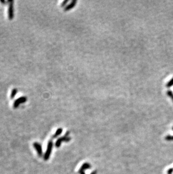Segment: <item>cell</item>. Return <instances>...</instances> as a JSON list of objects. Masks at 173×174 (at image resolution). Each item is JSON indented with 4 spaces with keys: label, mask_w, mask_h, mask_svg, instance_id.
I'll return each mask as SVG.
<instances>
[{
    "label": "cell",
    "mask_w": 173,
    "mask_h": 174,
    "mask_svg": "<svg viewBox=\"0 0 173 174\" xmlns=\"http://www.w3.org/2000/svg\"><path fill=\"white\" fill-rule=\"evenodd\" d=\"M69 134H70V132L68 131L66 132V134L64 136L58 138V139L57 140L56 143H55V147L57 148L60 147L61 146V143L63 141H65V142L69 141L71 139V138L68 137V136L69 135Z\"/></svg>",
    "instance_id": "obj_1"
},
{
    "label": "cell",
    "mask_w": 173,
    "mask_h": 174,
    "mask_svg": "<svg viewBox=\"0 0 173 174\" xmlns=\"http://www.w3.org/2000/svg\"><path fill=\"white\" fill-rule=\"evenodd\" d=\"M52 147H53V141L50 140V141H49V142L48 143V144H47V150L46 152H45L44 155V159L45 161H47V160L49 159V158H50L51 153V152H52Z\"/></svg>",
    "instance_id": "obj_2"
},
{
    "label": "cell",
    "mask_w": 173,
    "mask_h": 174,
    "mask_svg": "<svg viewBox=\"0 0 173 174\" xmlns=\"http://www.w3.org/2000/svg\"><path fill=\"white\" fill-rule=\"evenodd\" d=\"M9 3V9H8V17L10 20H12L14 18V1H8Z\"/></svg>",
    "instance_id": "obj_3"
},
{
    "label": "cell",
    "mask_w": 173,
    "mask_h": 174,
    "mask_svg": "<svg viewBox=\"0 0 173 174\" xmlns=\"http://www.w3.org/2000/svg\"><path fill=\"white\" fill-rule=\"evenodd\" d=\"M27 101V98L26 96H21L20 98H17L16 100L14 101L13 104V106L15 109L17 108L20 105V104L25 103Z\"/></svg>",
    "instance_id": "obj_4"
},
{
    "label": "cell",
    "mask_w": 173,
    "mask_h": 174,
    "mask_svg": "<svg viewBox=\"0 0 173 174\" xmlns=\"http://www.w3.org/2000/svg\"><path fill=\"white\" fill-rule=\"evenodd\" d=\"M90 168V165L89 163H84L83 165L82 166V167H80L79 170L78 171V173L80 174H86L85 173H84V170H85L89 169ZM97 174V171L95 170L93 172H92L90 174Z\"/></svg>",
    "instance_id": "obj_5"
},
{
    "label": "cell",
    "mask_w": 173,
    "mask_h": 174,
    "mask_svg": "<svg viewBox=\"0 0 173 174\" xmlns=\"http://www.w3.org/2000/svg\"><path fill=\"white\" fill-rule=\"evenodd\" d=\"M33 146L35 148V149L36 150V151L37 152V154H38L39 156H42L43 155V151H42V146L39 143H34L33 144Z\"/></svg>",
    "instance_id": "obj_6"
},
{
    "label": "cell",
    "mask_w": 173,
    "mask_h": 174,
    "mask_svg": "<svg viewBox=\"0 0 173 174\" xmlns=\"http://www.w3.org/2000/svg\"><path fill=\"white\" fill-rule=\"evenodd\" d=\"M76 2H77V1H75V0H73V1H72L71 2L66 6L64 8V11H69L71 10L74 7H75V6Z\"/></svg>",
    "instance_id": "obj_7"
},
{
    "label": "cell",
    "mask_w": 173,
    "mask_h": 174,
    "mask_svg": "<svg viewBox=\"0 0 173 174\" xmlns=\"http://www.w3.org/2000/svg\"><path fill=\"white\" fill-rule=\"evenodd\" d=\"M62 132V128H58V130L56 131V132L54 134V136H53V138H56L58 137V136L60 135Z\"/></svg>",
    "instance_id": "obj_8"
},
{
    "label": "cell",
    "mask_w": 173,
    "mask_h": 174,
    "mask_svg": "<svg viewBox=\"0 0 173 174\" xmlns=\"http://www.w3.org/2000/svg\"><path fill=\"white\" fill-rule=\"evenodd\" d=\"M17 92V88H14L13 90H12V91L11 92V95H10V98L11 99H13L15 97L16 95Z\"/></svg>",
    "instance_id": "obj_9"
},
{
    "label": "cell",
    "mask_w": 173,
    "mask_h": 174,
    "mask_svg": "<svg viewBox=\"0 0 173 174\" xmlns=\"http://www.w3.org/2000/svg\"><path fill=\"white\" fill-rule=\"evenodd\" d=\"M173 86V77L171 79L168 83H167L166 85V87L168 88H170Z\"/></svg>",
    "instance_id": "obj_10"
},
{
    "label": "cell",
    "mask_w": 173,
    "mask_h": 174,
    "mask_svg": "<svg viewBox=\"0 0 173 174\" xmlns=\"http://www.w3.org/2000/svg\"><path fill=\"white\" fill-rule=\"evenodd\" d=\"M166 94L168 95V96L170 97V98L172 99V100L173 101V92L172 91L168 90L166 92Z\"/></svg>",
    "instance_id": "obj_11"
},
{
    "label": "cell",
    "mask_w": 173,
    "mask_h": 174,
    "mask_svg": "<svg viewBox=\"0 0 173 174\" xmlns=\"http://www.w3.org/2000/svg\"><path fill=\"white\" fill-rule=\"evenodd\" d=\"M165 140H167V141H173V136L172 135H167L166 137H165Z\"/></svg>",
    "instance_id": "obj_12"
},
{
    "label": "cell",
    "mask_w": 173,
    "mask_h": 174,
    "mask_svg": "<svg viewBox=\"0 0 173 174\" xmlns=\"http://www.w3.org/2000/svg\"><path fill=\"white\" fill-rule=\"evenodd\" d=\"M69 2L68 0H66V1H63L62 3H61V7H64L66 5V4L68 3Z\"/></svg>",
    "instance_id": "obj_13"
},
{
    "label": "cell",
    "mask_w": 173,
    "mask_h": 174,
    "mask_svg": "<svg viewBox=\"0 0 173 174\" xmlns=\"http://www.w3.org/2000/svg\"><path fill=\"white\" fill-rule=\"evenodd\" d=\"M173 173V169H170L168 170V174H172Z\"/></svg>",
    "instance_id": "obj_14"
},
{
    "label": "cell",
    "mask_w": 173,
    "mask_h": 174,
    "mask_svg": "<svg viewBox=\"0 0 173 174\" xmlns=\"http://www.w3.org/2000/svg\"><path fill=\"white\" fill-rule=\"evenodd\" d=\"M0 2H1L2 3H3L5 5V4L6 3V1H4V0H0Z\"/></svg>",
    "instance_id": "obj_15"
},
{
    "label": "cell",
    "mask_w": 173,
    "mask_h": 174,
    "mask_svg": "<svg viewBox=\"0 0 173 174\" xmlns=\"http://www.w3.org/2000/svg\"><path fill=\"white\" fill-rule=\"evenodd\" d=\"M172 129H173V127H172Z\"/></svg>",
    "instance_id": "obj_16"
}]
</instances>
